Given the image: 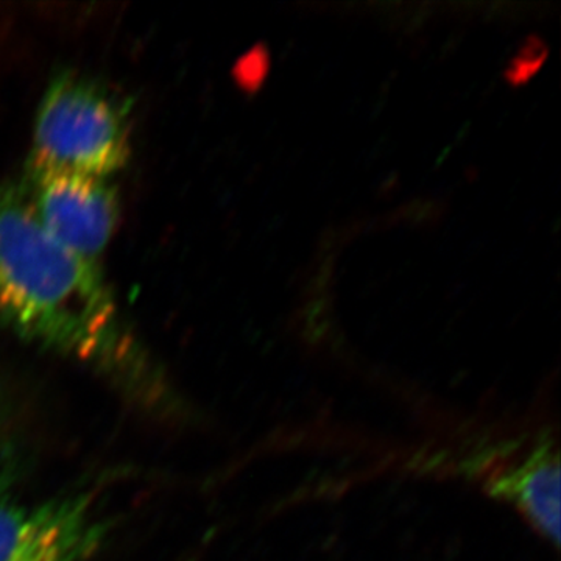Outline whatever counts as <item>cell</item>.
<instances>
[{"label": "cell", "instance_id": "cell-3", "mask_svg": "<svg viewBox=\"0 0 561 561\" xmlns=\"http://www.w3.org/2000/svg\"><path fill=\"white\" fill-rule=\"evenodd\" d=\"M20 190L55 241L98 262L121 220V197L108 179L27 165Z\"/></svg>", "mask_w": 561, "mask_h": 561}, {"label": "cell", "instance_id": "cell-6", "mask_svg": "<svg viewBox=\"0 0 561 561\" xmlns=\"http://www.w3.org/2000/svg\"><path fill=\"white\" fill-rule=\"evenodd\" d=\"M546 57H548V49H546L545 43L541 39L535 38V36L527 38L524 41L518 55L513 58L511 66H508L507 79L513 84L524 83V81L529 80L540 69Z\"/></svg>", "mask_w": 561, "mask_h": 561}, {"label": "cell", "instance_id": "cell-5", "mask_svg": "<svg viewBox=\"0 0 561 561\" xmlns=\"http://www.w3.org/2000/svg\"><path fill=\"white\" fill-rule=\"evenodd\" d=\"M491 494L511 502L553 545L560 540V461L551 442L538 443L523 459L491 476Z\"/></svg>", "mask_w": 561, "mask_h": 561}, {"label": "cell", "instance_id": "cell-1", "mask_svg": "<svg viewBox=\"0 0 561 561\" xmlns=\"http://www.w3.org/2000/svg\"><path fill=\"white\" fill-rule=\"evenodd\" d=\"M0 323L124 382L153 378L99 262L44 230L20 186H0Z\"/></svg>", "mask_w": 561, "mask_h": 561}, {"label": "cell", "instance_id": "cell-2", "mask_svg": "<svg viewBox=\"0 0 561 561\" xmlns=\"http://www.w3.org/2000/svg\"><path fill=\"white\" fill-rule=\"evenodd\" d=\"M131 157V105L119 92L77 72L51 79L33 128L32 168L111 179Z\"/></svg>", "mask_w": 561, "mask_h": 561}, {"label": "cell", "instance_id": "cell-4", "mask_svg": "<svg viewBox=\"0 0 561 561\" xmlns=\"http://www.w3.org/2000/svg\"><path fill=\"white\" fill-rule=\"evenodd\" d=\"M101 535L88 496L32 507L0 501V561H83Z\"/></svg>", "mask_w": 561, "mask_h": 561}]
</instances>
